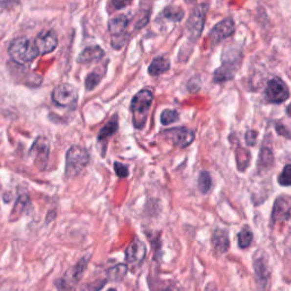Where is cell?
Masks as SVG:
<instances>
[{"label":"cell","instance_id":"cell-16","mask_svg":"<svg viewBox=\"0 0 291 291\" xmlns=\"http://www.w3.org/2000/svg\"><path fill=\"white\" fill-rule=\"evenodd\" d=\"M105 51L99 45H91L87 47L81 51L78 57V63L80 64H92V63L99 62L104 57Z\"/></svg>","mask_w":291,"mask_h":291},{"label":"cell","instance_id":"cell-9","mask_svg":"<svg viewBox=\"0 0 291 291\" xmlns=\"http://www.w3.org/2000/svg\"><path fill=\"white\" fill-rule=\"evenodd\" d=\"M88 265V257L82 258L78 264H75L72 269H69L65 275L59 280L57 283L58 289L62 291H67L74 288V286L81 280L84 271H86Z\"/></svg>","mask_w":291,"mask_h":291},{"label":"cell","instance_id":"cell-18","mask_svg":"<svg viewBox=\"0 0 291 291\" xmlns=\"http://www.w3.org/2000/svg\"><path fill=\"white\" fill-rule=\"evenodd\" d=\"M171 67V63L166 57L164 56H158V57L154 58L150 63L148 72L152 76H158L163 73L167 72Z\"/></svg>","mask_w":291,"mask_h":291},{"label":"cell","instance_id":"cell-22","mask_svg":"<svg viewBox=\"0 0 291 291\" xmlns=\"http://www.w3.org/2000/svg\"><path fill=\"white\" fill-rule=\"evenodd\" d=\"M273 163H274V156L269 148H262L261 153H259L258 158V170H268V168L272 167Z\"/></svg>","mask_w":291,"mask_h":291},{"label":"cell","instance_id":"cell-24","mask_svg":"<svg viewBox=\"0 0 291 291\" xmlns=\"http://www.w3.org/2000/svg\"><path fill=\"white\" fill-rule=\"evenodd\" d=\"M198 188L202 195H207L212 188V177L208 172L202 171L198 178Z\"/></svg>","mask_w":291,"mask_h":291},{"label":"cell","instance_id":"cell-21","mask_svg":"<svg viewBox=\"0 0 291 291\" xmlns=\"http://www.w3.org/2000/svg\"><path fill=\"white\" fill-rule=\"evenodd\" d=\"M105 72H106V69H105V68L101 69L100 67L93 69V71L87 76V79H86V89L88 91L93 90L94 88H96L98 84L100 83L101 79H103L105 76Z\"/></svg>","mask_w":291,"mask_h":291},{"label":"cell","instance_id":"cell-10","mask_svg":"<svg viewBox=\"0 0 291 291\" xmlns=\"http://www.w3.org/2000/svg\"><path fill=\"white\" fill-rule=\"evenodd\" d=\"M50 154V141L45 136H38L30 149V155L33 157L36 165L40 170H45L48 164Z\"/></svg>","mask_w":291,"mask_h":291},{"label":"cell","instance_id":"cell-6","mask_svg":"<svg viewBox=\"0 0 291 291\" xmlns=\"http://www.w3.org/2000/svg\"><path fill=\"white\" fill-rule=\"evenodd\" d=\"M129 25V17L121 14L108 22V31L112 37V45L114 49H121L126 42V27Z\"/></svg>","mask_w":291,"mask_h":291},{"label":"cell","instance_id":"cell-26","mask_svg":"<svg viewBox=\"0 0 291 291\" xmlns=\"http://www.w3.org/2000/svg\"><path fill=\"white\" fill-rule=\"evenodd\" d=\"M179 121V113L174 110H165L160 114V123L163 125H170L174 122Z\"/></svg>","mask_w":291,"mask_h":291},{"label":"cell","instance_id":"cell-20","mask_svg":"<svg viewBox=\"0 0 291 291\" xmlns=\"http://www.w3.org/2000/svg\"><path fill=\"white\" fill-rule=\"evenodd\" d=\"M254 269L257 280L261 282L262 286H265L269 278V269L264 258H256L254 262Z\"/></svg>","mask_w":291,"mask_h":291},{"label":"cell","instance_id":"cell-27","mask_svg":"<svg viewBox=\"0 0 291 291\" xmlns=\"http://www.w3.org/2000/svg\"><path fill=\"white\" fill-rule=\"evenodd\" d=\"M126 272H128V268H126V265L118 264L116 266H114V268H112L108 273H110V276L112 278V280L117 281V280H122L124 278Z\"/></svg>","mask_w":291,"mask_h":291},{"label":"cell","instance_id":"cell-12","mask_svg":"<svg viewBox=\"0 0 291 291\" xmlns=\"http://www.w3.org/2000/svg\"><path fill=\"white\" fill-rule=\"evenodd\" d=\"M33 42L39 55H45L55 50L58 45V38L55 31L45 30L38 34Z\"/></svg>","mask_w":291,"mask_h":291},{"label":"cell","instance_id":"cell-23","mask_svg":"<svg viewBox=\"0 0 291 291\" xmlns=\"http://www.w3.org/2000/svg\"><path fill=\"white\" fill-rule=\"evenodd\" d=\"M118 129V122H117V117L114 116L112 120L108 122V123L104 126L103 129L99 131V134H98V140L99 141H104V140H106L112 136L113 134H115Z\"/></svg>","mask_w":291,"mask_h":291},{"label":"cell","instance_id":"cell-30","mask_svg":"<svg viewBox=\"0 0 291 291\" xmlns=\"http://www.w3.org/2000/svg\"><path fill=\"white\" fill-rule=\"evenodd\" d=\"M257 135H258L257 131H255V130H248V131L246 132V135H245V138H246L247 145L248 146H255L256 140H257Z\"/></svg>","mask_w":291,"mask_h":291},{"label":"cell","instance_id":"cell-33","mask_svg":"<svg viewBox=\"0 0 291 291\" xmlns=\"http://www.w3.org/2000/svg\"><path fill=\"white\" fill-rule=\"evenodd\" d=\"M194 86H196V89H199V87H201V80H199V78H197V81H195V79L190 80V82H189L188 84V89L192 91L194 90Z\"/></svg>","mask_w":291,"mask_h":291},{"label":"cell","instance_id":"cell-13","mask_svg":"<svg viewBox=\"0 0 291 291\" xmlns=\"http://www.w3.org/2000/svg\"><path fill=\"white\" fill-rule=\"evenodd\" d=\"M234 31H236V27H234L233 20L231 17H226V19L222 20L214 25L208 33V38L213 44H217V42L223 41L226 38L232 36Z\"/></svg>","mask_w":291,"mask_h":291},{"label":"cell","instance_id":"cell-15","mask_svg":"<svg viewBox=\"0 0 291 291\" xmlns=\"http://www.w3.org/2000/svg\"><path fill=\"white\" fill-rule=\"evenodd\" d=\"M272 222L288 221L290 217V199L288 196H279L272 210Z\"/></svg>","mask_w":291,"mask_h":291},{"label":"cell","instance_id":"cell-28","mask_svg":"<svg viewBox=\"0 0 291 291\" xmlns=\"http://www.w3.org/2000/svg\"><path fill=\"white\" fill-rule=\"evenodd\" d=\"M279 183L282 185V187H289L291 184V165L290 164H287L281 172V174L279 175L278 178Z\"/></svg>","mask_w":291,"mask_h":291},{"label":"cell","instance_id":"cell-17","mask_svg":"<svg viewBox=\"0 0 291 291\" xmlns=\"http://www.w3.org/2000/svg\"><path fill=\"white\" fill-rule=\"evenodd\" d=\"M212 244L214 249L219 254H224L229 250L230 248V240H229V234L225 230L217 229L213 234L212 238Z\"/></svg>","mask_w":291,"mask_h":291},{"label":"cell","instance_id":"cell-34","mask_svg":"<svg viewBox=\"0 0 291 291\" xmlns=\"http://www.w3.org/2000/svg\"><path fill=\"white\" fill-rule=\"evenodd\" d=\"M113 3V5L115 6V9H121L122 7H124V6H126L128 5L129 2H126V1H123V2H118V1H113L112 2Z\"/></svg>","mask_w":291,"mask_h":291},{"label":"cell","instance_id":"cell-32","mask_svg":"<svg viewBox=\"0 0 291 291\" xmlns=\"http://www.w3.org/2000/svg\"><path fill=\"white\" fill-rule=\"evenodd\" d=\"M276 132H278L280 135L286 136L287 139L290 138V131H289V129L287 128V126H285V125L276 124Z\"/></svg>","mask_w":291,"mask_h":291},{"label":"cell","instance_id":"cell-19","mask_svg":"<svg viewBox=\"0 0 291 291\" xmlns=\"http://www.w3.org/2000/svg\"><path fill=\"white\" fill-rule=\"evenodd\" d=\"M183 16H184L183 8H181V7L175 6V5H171V6H167L166 8L159 14L158 21L165 20V21H170V22H180V21L183 19Z\"/></svg>","mask_w":291,"mask_h":291},{"label":"cell","instance_id":"cell-3","mask_svg":"<svg viewBox=\"0 0 291 291\" xmlns=\"http://www.w3.org/2000/svg\"><path fill=\"white\" fill-rule=\"evenodd\" d=\"M89 153L84 147L72 146L66 153L65 175L67 178L78 177L89 164Z\"/></svg>","mask_w":291,"mask_h":291},{"label":"cell","instance_id":"cell-5","mask_svg":"<svg viewBox=\"0 0 291 291\" xmlns=\"http://www.w3.org/2000/svg\"><path fill=\"white\" fill-rule=\"evenodd\" d=\"M208 3H201V5L196 6L194 10H192L190 16H189L187 25H185V30H187V34L189 40L197 41L198 38L201 37L204 29V24L206 20V15L208 13Z\"/></svg>","mask_w":291,"mask_h":291},{"label":"cell","instance_id":"cell-4","mask_svg":"<svg viewBox=\"0 0 291 291\" xmlns=\"http://www.w3.org/2000/svg\"><path fill=\"white\" fill-rule=\"evenodd\" d=\"M241 51L237 50V48L227 49V54H223V64L221 67L214 72V81L216 83H223L231 80L234 76V73L240 66Z\"/></svg>","mask_w":291,"mask_h":291},{"label":"cell","instance_id":"cell-2","mask_svg":"<svg viewBox=\"0 0 291 291\" xmlns=\"http://www.w3.org/2000/svg\"><path fill=\"white\" fill-rule=\"evenodd\" d=\"M8 52L10 58L21 65L32 62L39 56L34 42L26 37H19L10 42Z\"/></svg>","mask_w":291,"mask_h":291},{"label":"cell","instance_id":"cell-8","mask_svg":"<svg viewBox=\"0 0 291 291\" xmlns=\"http://www.w3.org/2000/svg\"><path fill=\"white\" fill-rule=\"evenodd\" d=\"M265 96L269 103L282 104L290 96L289 88L283 80L278 78V76H273V78L269 80Z\"/></svg>","mask_w":291,"mask_h":291},{"label":"cell","instance_id":"cell-35","mask_svg":"<svg viewBox=\"0 0 291 291\" xmlns=\"http://www.w3.org/2000/svg\"><path fill=\"white\" fill-rule=\"evenodd\" d=\"M107 291H116L115 289H110V290H107Z\"/></svg>","mask_w":291,"mask_h":291},{"label":"cell","instance_id":"cell-1","mask_svg":"<svg viewBox=\"0 0 291 291\" xmlns=\"http://www.w3.org/2000/svg\"><path fill=\"white\" fill-rule=\"evenodd\" d=\"M154 100V94L148 89L140 90L138 93L134 94L131 101V113L132 122L135 129L141 130L145 126L148 117L150 107H152Z\"/></svg>","mask_w":291,"mask_h":291},{"label":"cell","instance_id":"cell-29","mask_svg":"<svg viewBox=\"0 0 291 291\" xmlns=\"http://www.w3.org/2000/svg\"><path fill=\"white\" fill-rule=\"evenodd\" d=\"M114 170H115V172H116L118 178H126L129 174L128 166L124 165V164H122V163H118V162L115 163Z\"/></svg>","mask_w":291,"mask_h":291},{"label":"cell","instance_id":"cell-11","mask_svg":"<svg viewBox=\"0 0 291 291\" xmlns=\"http://www.w3.org/2000/svg\"><path fill=\"white\" fill-rule=\"evenodd\" d=\"M163 135L165 139L170 140L174 146L180 147V148L188 147L195 140V132L187 128H182V126L167 129L163 132Z\"/></svg>","mask_w":291,"mask_h":291},{"label":"cell","instance_id":"cell-31","mask_svg":"<svg viewBox=\"0 0 291 291\" xmlns=\"http://www.w3.org/2000/svg\"><path fill=\"white\" fill-rule=\"evenodd\" d=\"M29 202V198H27V196H21V197L19 198V201H17L16 202V206H15V210H22L24 209V206H25V204H27Z\"/></svg>","mask_w":291,"mask_h":291},{"label":"cell","instance_id":"cell-36","mask_svg":"<svg viewBox=\"0 0 291 291\" xmlns=\"http://www.w3.org/2000/svg\"><path fill=\"white\" fill-rule=\"evenodd\" d=\"M163 291H172V290H170V289H166V290H163Z\"/></svg>","mask_w":291,"mask_h":291},{"label":"cell","instance_id":"cell-25","mask_svg":"<svg viewBox=\"0 0 291 291\" xmlns=\"http://www.w3.org/2000/svg\"><path fill=\"white\" fill-rule=\"evenodd\" d=\"M252 232L249 230V227H244L243 230L238 233V245L241 249L248 248L252 243Z\"/></svg>","mask_w":291,"mask_h":291},{"label":"cell","instance_id":"cell-7","mask_svg":"<svg viewBox=\"0 0 291 291\" xmlns=\"http://www.w3.org/2000/svg\"><path fill=\"white\" fill-rule=\"evenodd\" d=\"M52 101L61 107L74 108L78 104V91L69 83L59 84L52 91Z\"/></svg>","mask_w":291,"mask_h":291},{"label":"cell","instance_id":"cell-14","mask_svg":"<svg viewBox=\"0 0 291 291\" xmlns=\"http://www.w3.org/2000/svg\"><path fill=\"white\" fill-rule=\"evenodd\" d=\"M146 246L140 239H134L125 250L126 262L132 265L141 264L146 257Z\"/></svg>","mask_w":291,"mask_h":291}]
</instances>
